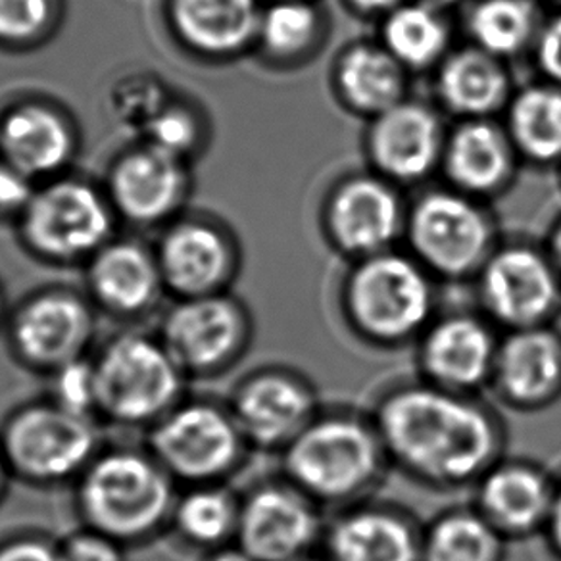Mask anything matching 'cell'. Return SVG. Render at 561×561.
Returning a JSON list of instances; mask_svg holds the SVG:
<instances>
[{"label": "cell", "mask_w": 561, "mask_h": 561, "mask_svg": "<svg viewBox=\"0 0 561 561\" xmlns=\"http://www.w3.org/2000/svg\"><path fill=\"white\" fill-rule=\"evenodd\" d=\"M369 413L392 471L430 491L471 489L507 454L506 421L481 394L412 377L379 390Z\"/></svg>", "instance_id": "6da1fadb"}, {"label": "cell", "mask_w": 561, "mask_h": 561, "mask_svg": "<svg viewBox=\"0 0 561 561\" xmlns=\"http://www.w3.org/2000/svg\"><path fill=\"white\" fill-rule=\"evenodd\" d=\"M280 458V476L328 514L375 499L392 466L369 410L323 405Z\"/></svg>", "instance_id": "7a4b0ae2"}, {"label": "cell", "mask_w": 561, "mask_h": 561, "mask_svg": "<svg viewBox=\"0 0 561 561\" xmlns=\"http://www.w3.org/2000/svg\"><path fill=\"white\" fill-rule=\"evenodd\" d=\"M438 310L437 280L402 247L352 262L339 287L344 328L371 351L413 346Z\"/></svg>", "instance_id": "3957f363"}, {"label": "cell", "mask_w": 561, "mask_h": 561, "mask_svg": "<svg viewBox=\"0 0 561 561\" xmlns=\"http://www.w3.org/2000/svg\"><path fill=\"white\" fill-rule=\"evenodd\" d=\"M500 242L499 219L489 203L445 183L410 198L402 249L438 285L471 283Z\"/></svg>", "instance_id": "277c9868"}, {"label": "cell", "mask_w": 561, "mask_h": 561, "mask_svg": "<svg viewBox=\"0 0 561 561\" xmlns=\"http://www.w3.org/2000/svg\"><path fill=\"white\" fill-rule=\"evenodd\" d=\"M116 211L104 187L64 173L39 183L32 203L16 219L24 249L48 264L89 262L114 239Z\"/></svg>", "instance_id": "5b68a950"}, {"label": "cell", "mask_w": 561, "mask_h": 561, "mask_svg": "<svg viewBox=\"0 0 561 561\" xmlns=\"http://www.w3.org/2000/svg\"><path fill=\"white\" fill-rule=\"evenodd\" d=\"M471 287L473 306L502 333L560 320L561 273L545 242L502 239Z\"/></svg>", "instance_id": "8992f818"}, {"label": "cell", "mask_w": 561, "mask_h": 561, "mask_svg": "<svg viewBox=\"0 0 561 561\" xmlns=\"http://www.w3.org/2000/svg\"><path fill=\"white\" fill-rule=\"evenodd\" d=\"M410 201L379 173H344L323 196L320 229L329 249L348 264L400 249Z\"/></svg>", "instance_id": "52a82bcc"}, {"label": "cell", "mask_w": 561, "mask_h": 561, "mask_svg": "<svg viewBox=\"0 0 561 561\" xmlns=\"http://www.w3.org/2000/svg\"><path fill=\"white\" fill-rule=\"evenodd\" d=\"M81 504L102 535L137 538L164 519L172 504V486L168 477L139 454H110L89 469Z\"/></svg>", "instance_id": "ba28073f"}, {"label": "cell", "mask_w": 561, "mask_h": 561, "mask_svg": "<svg viewBox=\"0 0 561 561\" xmlns=\"http://www.w3.org/2000/svg\"><path fill=\"white\" fill-rule=\"evenodd\" d=\"M502 331L473 308L438 310L413 344L415 377L440 389L481 394L491 389Z\"/></svg>", "instance_id": "9c48e42d"}, {"label": "cell", "mask_w": 561, "mask_h": 561, "mask_svg": "<svg viewBox=\"0 0 561 561\" xmlns=\"http://www.w3.org/2000/svg\"><path fill=\"white\" fill-rule=\"evenodd\" d=\"M328 515L287 477H275L241 500L237 542L256 561L300 560L320 552Z\"/></svg>", "instance_id": "30bf717a"}, {"label": "cell", "mask_w": 561, "mask_h": 561, "mask_svg": "<svg viewBox=\"0 0 561 561\" xmlns=\"http://www.w3.org/2000/svg\"><path fill=\"white\" fill-rule=\"evenodd\" d=\"M448 127L435 102L408 96L366 122L367 168L400 188L421 187L440 173Z\"/></svg>", "instance_id": "8fae6325"}, {"label": "cell", "mask_w": 561, "mask_h": 561, "mask_svg": "<svg viewBox=\"0 0 561 561\" xmlns=\"http://www.w3.org/2000/svg\"><path fill=\"white\" fill-rule=\"evenodd\" d=\"M94 369L99 408L125 423L154 420L180 394V366L164 344L145 336L112 341Z\"/></svg>", "instance_id": "7c38bea8"}, {"label": "cell", "mask_w": 561, "mask_h": 561, "mask_svg": "<svg viewBox=\"0 0 561 561\" xmlns=\"http://www.w3.org/2000/svg\"><path fill=\"white\" fill-rule=\"evenodd\" d=\"M117 219L152 229L180 218L193 191L191 164L137 140L112 160L104 181Z\"/></svg>", "instance_id": "4fadbf2b"}, {"label": "cell", "mask_w": 561, "mask_h": 561, "mask_svg": "<svg viewBox=\"0 0 561 561\" xmlns=\"http://www.w3.org/2000/svg\"><path fill=\"white\" fill-rule=\"evenodd\" d=\"M158 265L165 289L181 298L227 293L241 270V244L221 219L181 214L162 229Z\"/></svg>", "instance_id": "5bb4252c"}, {"label": "cell", "mask_w": 561, "mask_h": 561, "mask_svg": "<svg viewBox=\"0 0 561 561\" xmlns=\"http://www.w3.org/2000/svg\"><path fill=\"white\" fill-rule=\"evenodd\" d=\"M316 382L297 367L267 366L237 389L234 421L250 446L283 453L323 408Z\"/></svg>", "instance_id": "9a60e30c"}, {"label": "cell", "mask_w": 561, "mask_h": 561, "mask_svg": "<svg viewBox=\"0 0 561 561\" xmlns=\"http://www.w3.org/2000/svg\"><path fill=\"white\" fill-rule=\"evenodd\" d=\"M469 504L507 542L542 538L552 514L556 471L542 461L504 454L479 477Z\"/></svg>", "instance_id": "2e32d148"}, {"label": "cell", "mask_w": 561, "mask_h": 561, "mask_svg": "<svg viewBox=\"0 0 561 561\" xmlns=\"http://www.w3.org/2000/svg\"><path fill=\"white\" fill-rule=\"evenodd\" d=\"M79 147L78 124L58 102L32 94L0 110V160L37 185L68 173Z\"/></svg>", "instance_id": "e0dca14e"}, {"label": "cell", "mask_w": 561, "mask_h": 561, "mask_svg": "<svg viewBox=\"0 0 561 561\" xmlns=\"http://www.w3.org/2000/svg\"><path fill=\"white\" fill-rule=\"evenodd\" d=\"M250 336L247 308L227 293L183 298L164 323L165 348L178 366L195 371L231 366L247 351Z\"/></svg>", "instance_id": "ac0fdd59"}, {"label": "cell", "mask_w": 561, "mask_h": 561, "mask_svg": "<svg viewBox=\"0 0 561 561\" xmlns=\"http://www.w3.org/2000/svg\"><path fill=\"white\" fill-rule=\"evenodd\" d=\"M158 458L175 476L214 481L231 473L247 446L233 413L216 405L193 404L172 413L154 433Z\"/></svg>", "instance_id": "d6986e66"}, {"label": "cell", "mask_w": 561, "mask_h": 561, "mask_svg": "<svg viewBox=\"0 0 561 561\" xmlns=\"http://www.w3.org/2000/svg\"><path fill=\"white\" fill-rule=\"evenodd\" d=\"M421 529L412 512L375 496L331 512L318 553L325 561H421Z\"/></svg>", "instance_id": "ffe728a7"}, {"label": "cell", "mask_w": 561, "mask_h": 561, "mask_svg": "<svg viewBox=\"0 0 561 561\" xmlns=\"http://www.w3.org/2000/svg\"><path fill=\"white\" fill-rule=\"evenodd\" d=\"M491 394L517 413H540L561 400V329L556 325L502 333Z\"/></svg>", "instance_id": "44dd1931"}, {"label": "cell", "mask_w": 561, "mask_h": 561, "mask_svg": "<svg viewBox=\"0 0 561 561\" xmlns=\"http://www.w3.org/2000/svg\"><path fill=\"white\" fill-rule=\"evenodd\" d=\"M523 160L500 117L453 122L440 178L448 187L491 204L514 187Z\"/></svg>", "instance_id": "7402d4cb"}, {"label": "cell", "mask_w": 561, "mask_h": 561, "mask_svg": "<svg viewBox=\"0 0 561 561\" xmlns=\"http://www.w3.org/2000/svg\"><path fill=\"white\" fill-rule=\"evenodd\" d=\"M264 0H164V22L185 55L229 64L252 55Z\"/></svg>", "instance_id": "603a6c76"}, {"label": "cell", "mask_w": 561, "mask_h": 561, "mask_svg": "<svg viewBox=\"0 0 561 561\" xmlns=\"http://www.w3.org/2000/svg\"><path fill=\"white\" fill-rule=\"evenodd\" d=\"M96 445L93 425L85 415L60 405H37L10 423L7 450L25 476L62 479L83 468Z\"/></svg>", "instance_id": "cb8c5ba5"}, {"label": "cell", "mask_w": 561, "mask_h": 561, "mask_svg": "<svg viewBox=\"0 0 561 561\" xmlns=\"http://www.w3.org/2000/svg\"><path fill=\"white\" fill-rule=\"evenodd\" d=\"M433 76V102L453 122L502 117L515 91L510 62L471 43L456 45Z\"/></svg>", "instance_id": "d4e9b609"}, {"label": "cell", "mask_w": 561, "mask_h": 561, "mask_svg": "<svg viewBox=\"0 0 561 561\" xmlns=\"http://www.w3.org/2000/svg\"><path fill=\"white\" fill-rule=\"evenodd\" d=\"M410 87L412 76L377 37L343 45L329 70V89L336 104L364 122L412 96Z\"/></svg>", "instance_id": "484cf974"}, {"label": "cell", "mask_w": 561, "mask_h": 561, "mask_svg": "<svg viewBox=\"0 0 561 561\" xmlns=\"http://www.w3.org/2000/svg\"><path fill=\"white\" fill-rule=\"evenodd\" d=\"M333 32L321 0H265L252 56L273 71H297L320 58Z\"/></svg>", "instance_id": "4316f807"}, {"label": "cell", "mask_w": 561, "mask_h": 561, "mask_svg": "<svg viewBox=\"0 0 561 561\" xmlns=\"http://www.w3.org/2000/svg\"><path fill=\"white\" fill-rule=\"evenodd\" d=\"M91 328V312L81 298L68 290H47L22 306L14 321V336L30 362L60 367L79 358Z\"/></svg>", "instance_id": "83f0119b"}, {"label": "cell", "mask_w": 561, "mask_h": 561, "mask_svg": "<svg viewBox=\"0 0 561 561\" xmlns=\"http://www.w3.org/2000/svg\"><path fill=\"white\" fill-rule=\"evenodd\" d=\"M87 283L94 300L117 313L142 312L165 289L157 252L127 237H114L87 262Z\"/></svg>", "instance_id": "f1b7e54d"}, {"label": "cell", "mask_w": 561, "mask_h": 561, "mask_svg": "<svg viewBox=\"0 0 561 561\" xmlns=\"http://www.w3.org/2000/svg\"><path fill=\"white\" fill-rule=\"evenodd\" d=\"M500 119L523 164L553 170L561 164L560 85L538 78L515 87Z\"/></svg>", "instance_id": "f546056e"}, {"label": "cell", "mask_w": 561, "mask_h": 561, "mask_svg": "<svg viewBox=\"0 0 561 561\" xmlns=\"http://www.w3.org/2000/svg\"><path fill=\"white\" fill-rule=\"evenodd\" d=\"M377 39L410 76L433 73L456 47L450 14L405 0L377 22Z\"/></svg>", "instance_id": "4dcf8cb0"}, {"label": "cell", "mask_w": 561, "mask_h": 561, "mask_svg": "<svg viewBox=\"0 0 561 561\" xmlns=\"http://www.w3.org/2000/svg\"><path fill=\"white\" fill-rule=\"evenodd\" d=\"M542 0H471L461 27L466 41L506 62L530 55L546 14Z\"/></svg>", "instance_id": "1f68e13d"}, {"label": "cell", "mask_w": 561, "mask_h": 561, "mask_svg": "<svg viewBox=\"0 0 561 561\" xmlns=\"http://www.w3.org/2000/svg\"><path fill=\"white\" fill-rule=\"evenodd\" d=\"M507 546L471 504L445 507L421 529V561H506Z\"/></svg>", "instance_id": "d6a6232c"}, {"label": "cell", "mask_w": 561, "mask_h": 561, "mask_svg": "<svg viewBox=\"0 0 561 561\" xmlns=\"http://www.w3.org/2000/svg\"><path fill=\"white\" fill-rule=\"evenodd\" d=\"M210 139V125L201 104L183 94L172 93L140 131L139 140L149 142L165 154L193 164Z\"/></svg>", "instance_id": "836d02e7"}, {"label": "cell", "mask_w": 561, "mask_h": 561, "mask_svg": "<svg viewBox=\"0 0 561 561\" xmlns=\"http://www.w3.org/2000/svg\"><path fill=\"white\" fill-rule=\"evenodd\" d=\"M64 16V0H0V50H37L55 39Z\"/></svg>", "instance_id": "e575fe53"}, {"label": "cell", "mask_w": 561, "mask_h": 561, "mask_svg": "<svg viewBox=\"0 0 561 561\" xmlns=\"http://www.w3.org/2000/svg\"><path fill=\"white\" fill-rule=\"evenodd\" d=\"M241 500L219 486H203L191 492L178 507L181 530L198 545L218 546L237 537Z\"/></svg>", "instance_id": "d590c367"}, {"label": "cell", "mask_w": 561, "mask_h": 561, "mask_svg": "<svg viewBox=\"0 0 561 561\" xmlns=\"http://www.w3.org/2000/svg\"><path fill=\"white\" fill-rule=\"evenodd\" d=\"M170 96L162 79L150 71H137L117 79L110 91V104L117 124L140 135Z\"/></svg>", "instance_id": "8d00e7d4"}, {"label": "cell", "mask_w": 561, "mask_h": 561, "mask_svg": "<svg viewBox=\"0 0 561 561\" xmlns=\"http://www.w3.org/2000/svg\"><path fill=\"white\" fill-rule=\"evenodd\" d=\"M53 392L56 405L87 417L93 408H99L96 369L83 359L66 362L64 366L56 367Z\"/></svg>", "instance_id": "74e56055"}, {"label": "cell", "mask_w": 561, "mask_h": 561, "mask_svg": "<svg viewBox=\"0 0 561 561\" xmlns=\"http://www.w3.org/2000/svg\"><path fill=\"white\" fill-rule=\"evenodd\" d=\"M529 56L538 78L561 87V9L546 14Z\"/></svg>", "instance_id": "f35d334b"}, {"label": "cell", "mask_w": 561, "mask_h": 561, "mask_svg": "<svg viewBox=\"0 0 561 561\" xmlns=\"http://www.w3.org/2000/svg\"><path fill=\"white\" fill-rule=\"evenodd\" d=\"M37 183L9 162L0 160V219H16L32 203Z\"/></svg>", "instance_id": "ab89813d"}, {"label": "cell", "mask_w": 561, "mask_h": 561, "mask_svg": "<svg viewBox=\"0 0 561 561\" xmlns=\"http://www.w3.org/2000/svg\"><path fill=\"white\" fill-rule=\"evenodd\" d=\"M60 553L62 561H124L112 537L99 530L70 538Z\"/></svg>", "instance_id": "60d3db41"}, {"label": "cell", "mask_w": 561, "mask_h": 561, "mask_svg": "<svg viewBox=\"0 0 561 561\" xmlns=\"http://www.w3.org/2000/svg\"><path fill=\"white\" fill-rule=\"evenodd\" d=\"M0 561H62V553L47 545L25 540L0 550Z\"/></svg>", "instance_id": "b9f144b4"}, {"label": "cell", "mask_w": 561, "mask_h": 561, "mask_svg": "<svg viewBox=\"0 0 561 561\" xmlns=\"http://www.w3.org/2000/svg\"><path fill=\"white\" fill-rule=\"evenodd\" d=\"M404 2L405 0H341L344 10H348L352 16L371 20L375 24Z\"/></svg>", "instance_id": "7bdbcfd3"}, {"label": "cell", "mask_w": 561, "mask_h": 561, "mask_svg": "<svg viewBox=\"0 0 561 561\" xmlns=\"http://www.w3.org/2000/svg\"><path fill=\"white\" fill-rule=\"evenodd\" d=\"M542 540L546 542L548 552L552 553L556 561H561V469L556 471V496H553L552 514L550 522L546 525Z\"/></svg>", "instance_id": "ee69618b"}, {"label": "cell", "mask_w": 561, "mask_h": 561, "mask_svg": "<svg viewBox=\"0 0 561 561\" xmlns=\"http://www.w3.org/2000/svg\"><path fill=\"white\" fill-rule=\"evenodd\" d=\"M545 244L561 273V214L558 218L553 219L552 226L548 229Z\"/></svg>", "instance_id": "f6af8a7d"}, {"label": "cell", "mask_w": 561, "mask_h": 561, "mask_svg": "<svg viewBox=\"0 0 561 561\" xmlns=\"http://www.w3.org/2000/svg\"><path fill=\"white\" fill-rule=\"evenodd\" d=\"M210 561H256L252 556L244 552L242 548H226V550H219L218 553L211 556Z\"/></svg>", "instance_id": "bcb514c9"}, {"label": "cell", "mask_w": 561, "mask_h": 561, "mask_svg": "<svg viewBox=\"0 0 561 561\" xmlns=\"http://www.w3.org/2000/svg\"><path fill=\"white\" fill-rule=\"evenodd\" d=\"M421 4H427L431 9L440 10L445 14H453L454 10L460 9L466 0H417Z\"/></svg>", "instance_id": "7dc6e473"}, {"label": "cell", "mask_w": 561, "mask_h": 561, "mask_svg": "<svg viewBox=\"0 0 561 561\" xmlns=\"http://www.w3.org/2000/svg\"><path fill=\"white\" fill-rule=\"evenodd\" d=\"M295 561H325L321 558L320 553H313V556H306V558H300V560Z\"/></svg>", "instance_id": "c3c4849f"}, {"label": "cell", "mask_w": 561, "mask_h": 561, "mask_svg": "<svg viewBox=\"0 0 561 561\" xmlns=\"http://www.w3.org/2000/svg\"><path fill=\"white\" fill-rule=\"evenodd\" d=\"M546 4H550L552 9H561V0H542Z\"/></svg>", "instance_id": "681fc988"}, {"label": "cell", "mask_w": 561, "mask_h": 561, "mask_svg": "<svg viewBox=\"0 0 561 561\" xmlns=\"http://www.w3.org/2000/svg\"><path fill=\"white\" fill-rule=\"evenodd\" d=\"M556 172H558V180H560V187H561V164L556 168Z\"/></svg>", "instance_id": "f907efd6"}]
</instances>
